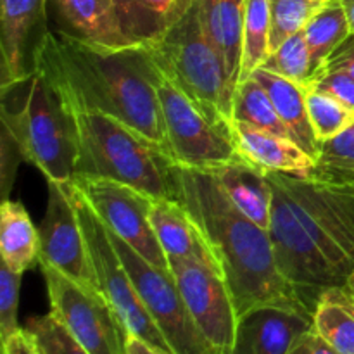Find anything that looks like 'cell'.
I'll return each instance as SVG.
<instances>
[{
	"label": "cell",
	"mask_w": 354,
	"mask_h": 354,
	"mask_svg": "<svg viewBox=\"0 0 354 354\" xmlns=\"http://www.w3.org/2000/svg\"><path fill=\"white\" fill-rule=\"evenodd\" d=\"M273 190L268 234L283 279L313 315L324 290L354 273V185L266 171Z\"/></svg>",
	"instance_id": "cell-1"
},
{
	"label": "cell",
	"mask_w": 354,
	"mask_h": 354,
	"mask_svg": "<svg viewBox=\"0 0 354 354\" xmlns=\"http://www.w3.org/2000/svg\"><path fill=\"white\" fill-rule=\"evenodd\" d=\"M178 201L206 239L234 297L237 317L259 306L313 315L283 279L268 230L249 220L206 169L175 165Z\"/></svg>",
	"instance_id": "cell-2"
},
{
	"label": "cell",
	"mask_w": 354,
	"mask_h": 354,
	"mask_svg": "<svg viewBox=\"0 0 354 354\" xmlns=\"http://www.w3.org/2000/svg\"><path fill=\"white\" fill-rule=\"evenodd\" d=\"M37 68L80 102L111 114L169 154L152 82L154 59L145 45L97 47L50 31L38 52Z\"/></svg>",
	"instance_id": "cell-3"
},
{
	"label": "cell",
	"mask_w": 354,
	"mask_h": 354,
	"mask_svg": "<svg viewBox=\"0 0 354 354\" xmlns=\"http://www.w3.org/2000/svg\"><path fill=\"white\" fill-rule=\"evenodd\" d=\"M54 85L75 121L78 145L75 176L116 180L152 199L176 201V162L168 152L111 114L80 102L57 83Z\"/></svg>",
	"instance_id": "cell-4"
},
{
	"label": "cell",
	"mask_w": 354,
	"mask_h": 354,
	"mask_svg": "<svg viewBox=\"0 0 354 354\" xmlns=\"http://www.w3.org/2000/svg\"><path fill=\"white\" fill-rule=\"evenodd\" d=\"M2 131L47 182H73L78 159L75 121L40 68L23 82L2 86Z\"/></svg>",
	"instance_id": "cell-5"
},
{
	"label": "cell",
	"mask_w": 354,
	"mask_h": 354,
	"mask_svg": "<svg viewBox=\"0 0 354 354\" xmlns=\"http://www.w3.org/2000/svg\"><path fill=\"white\" fill-rule=\"evenodd\" d=\"M159 68L214 121L232 124L234 86L204 31L196 0H187L158 38L144 44Z\"/></svg>",
	"instance_id": "cell-6"
},
{
	"label": "cell",
	"mask_w": 354,
	"mask_h": 354,
	"mask_svg": "<svg viewBox=\"0 0 354 354\" xmlns=\"http://www.w3.org/2000/svg\"><path fill=\"white\" fill-rule=\"evenodd\" d=\"M152 82L165 120L169 154L176 165L207 169L242 158L235 145L232 124L214 121L171 82L156 61Z\"/></svg>",
	"instance_id": "cell-7"
},
{
	"label": "cell",
	"mask_w": 354,
	"mask_h": 354,
	"mask_svg": "<svg viewBox=\"0 0 354 354\" xmlns=\"http://www.w3.org/2000/svg\"><path fill=\"white\" fill-rule=\"evenodd\" d=\"M73 196H75L78 220L83 234H85L86 248H88L93 272H95L97 283H99L102 296L109 301L113 310L116 311L120 320L127 327L128 334L142 339L156 351L173 354L168 341L149 315L145 304L142 303V297L138 296V290L130 273L124 268L120 254L111 242L106 225L100 221L95 211L83 199L75 185H73Z\"/></svg>",
	"instance_id": "cell-8"
},
{
	"label": "cell",
	"mask_w": 354,
	"mask_h": 354,
	"mask_svg": "<svg viewBox=\"0 0 354 354\" xmlns=\"http://www.w3.org/2000/svg\"><path fill=\"white\" fill-rule=\"evenodd\" d=\"M109 237L137 287L142 303L168 341L173 354H218L194 322L171 270H161L149 263L113 232H109Z\"/></svg>",
	"instance_id": "cell-9"
},
{
	"label": "cell",
	"mask_w": 354,
	"mask_h": 354,
	"mask_svg": "<svg viewBox=\"0 0 354 354\" xmlns=\"http://www.w3.org/2000/svg\"><path fill=\"white\" fill-rule=\"evenodd\" d=\"M50 311L90 354H127L128 330L100 292L83 289L57 270L40 265Z\"/></svg>",
	"instance_id": "cell-10"
},
{
	"label": "cell",
	"mask_w": 354,
	"mask_h": 354,
	"mask_svg": "<svg viewBox=\"0 0 354 354\" xmlns=\"http://www.w3.org/2000/svg\"><path fill=\"white\" fill-rule=\"evenodd\" d=\"M73 185L90 204L106 228L130 244L149 263L169 270L168 256L162 251L151 225L152 197L127 183L109 178L75 176Z\"/></svg>",
	"instance_id": "cell-11"
},
{
	"label": "cell",
	"mask_w": 354,
	"mask_h": 354,
	"mask_svg": "<svg viewBox=\"0 0 354 354\" xmlns=\"http://www.w3.org/2000/svg\"><path fill=\"white\" fill-rule=\"evenodd\" d=\"M48 201L40 232L38 265L57 270L83 289L100 292L86 248L85 234L78 220L71 183L47 182ZM102 294V292H100Z\"/></svg>",
	"instance_id": "cell-12"
},
{
	"label": "cell",
	"mask_w": 354,
	"mask_h": 354,
	"mask_svg": "<svg viewBox=\"0 0 354 354\" xmlns=\"http://www.w3.org/2000/svg\"><path fill=\"white\" fill-rule=\"evenodd\" d=\"M168 261L180 294L206 341L218 354H230L239 317L220 270L196 259L168 258Z\"/></svg>",
	"instance_id": "cell-13"
},
{
	"label": "cell",
	"mask_w": 354,
	"mask_h": 354,
	"mask_svg": "<svg viewBox=\"0 0 354 354\" xmlns=\"http://www.w3.org/2000/svg\"><path fill=\"white\" fill-rule=\"evenodd\" d=\"M48 30L45 0H0L2 86L23 82L37 69Z\"/></svg>",
	"instance_id": "cell-14"
},
{
	"label": "cell",
	"mask_w": 354,
	"mask_h": 354,
	"mask_svg": "<svg viewBox=\"0 0 354 354\" xmlns=\"http://www.w3.org/2000/svg\"><path fill=\"white\" fill-rule=\"evenodd\" d=\"M45 7L62 37L107 48L135 45L121 30L114 0H45Z\"/></svg>",
	"instance_id": "cell-15"
},
{
	"label": "cell",
	"mask_w": 354,
	"mask_h": 354,
	"mask_svg": "<svg viewBox=\"0 0 354 354\" xmlns=\"http://www.w3.org/2000/svg\"><path fill=\"white\" fill-rule=\"evenodd\" d=\"M313 317L279 306H259L239 318L230 354H289Z\"/></svg>",
	"instance_id": "cell-16"
},
{
	"label": "cell",
	"mask_w": 354,
	"mask_h": 354,
	"mask_svg": "<svg viewBox=\"0 0 354 354\" xmlns=\"http://www.w3.org/2000/svg\"><path fill=\"white\" fill-rule=\"evenodd\" d=\"M232 131L239 154L265 171L306 175L313 169L315 158L292 138L241 121H232Z\"/></svg>",
	"instance_id": "cell-17"
},
{
	"label": "cell",
	"mask_w": 354,
	"mask_h": 354,
	"mask_svg": "<svg viewBox=\"0 0 354 354\" xmlns=\"http://www.w3.org/2000/svg\"><path fill=\"white\" fill-rule=\"evenodd\" d=\"M151 225L168 258L196 259L220 270L206 239L189 211L175 199H154L151 207ZM221 272V270H220Z\"/></svg>",
	"instance_id": "cell-18"
},
{
	"label": "cell",
	"mask_w": 354,
	"mask_h": 354,
	"mask_svg": "<svg viewBox=\"0 0 354 354\" xmlns=\"http://www.w3.org/2000/svg\"><path fill=\"white\" fill-rule=\"evenodd\" d=\"M206 171L218 180L228 199L241 213L268 230L272 221L273 190L265 169L252 165L248 159L239 158L235 161L207 168Z\"/></svg>",
	"instance_id": "cell-19"
},
{
	"label": "cell",
	"mask_w": 354,
	"mask_h": 354,
	"mask_svg": "<svg viewBox=\"0 0 354 354\" xmlns=\"http://www.w3.org/2000/svg\"><path fill=\"white\" fill-rule=\"evenodd\" d=\"M204 31L223 59L234 90L242 64V28L245 0H196Z\"/></svg>",
	"instance_id": "cell-20"
},
{
	"label": "cell",
	"mask_w": 354,
	"mask_h": 354,
	"mask_svg": "<svg viewBox=\"0 0 354 354\" xmlns=\"http://www.w3.org/2000/svg\"><path fill=\"white\" fill-rule=\"evenodd\" d=\"M256 80L261 83L270 93L275 106L277 113L286 123L290 137L301 145L313 158L318 154V140L315 137L313 127H311L310 116L306 107V90L301 83L287 80L283 76L270 73L266 69L258 68L252 73Z\"/></svg>",
	"instance_id": "cell-21"
},
{
	"label": "cell",
	"mask_w": 354,
	"mask_h": 354,
	"mask_svg": "<svg viewBox=\"0 0 354 354\" xmlns=\"http://www.w3.org/2000/svg\"><path fill=\"white\" fill-rule=\"evenodd\" d=\"M0 256L19 275L40 259V232L17 201L3 199L0 206Z\"/></svg>",
	"instance_id": "cell-22"
},
{
	"label": "cell",
	"mask_w": 354,
	"mask_h": 354,
	"mask_svg": "<svg viewBox=\"0 0 354 354\" xmlns=\"http://www.w3.org/2000/svg\"><path fill=\"white\" fill-rule=\"evenodd\" d=\"M313 328L339 354H354V303L344 287L324 290L313 311Z\"/></svg>",
	"instance_id": "cell-23"
},
{
	"label": "cell",
	"mask_w": 354,
	"mask_h": 354,
	"mask_svg": "<svg viewBox=\"0 0 354 354\" xmlns=\"http://www.w3.org/2000/svg\"><path fill=\"white\" fill-rule=\"evenodd\" d=\"M187 0H114L118 19L131 44H149L166 30Z\"/></svg>",
	"instance_id": "cell-24"
},
{
	"label": "cell",
	"mask_w": 354,
	"mask_h": 354,
	"mask_svg": "<svg viewBox=\"0 0 354 354\" xmlns=\"http://www.w3.org/2000/svg\"><path fill=\"white\" fill-rule=\"evenodd\" d=\"M311 52L313 73L322 68L328 55L351 37L348 17L339 0L324 3L303 28Z\"/></svg>",
	"instance_id": "cell-25"
},
{
	"label": "cell",
	"mask_w": 354,
	"mask_h": 354,
	"mask_svg": "<svg viewBox=\"0 0 354 354\" xmlns=\"http://www.w3.org/2000/svg\"><path fill=\"white\" fill-rule=\"evenodd\" d=\"M232 121H241V123L292 138L286 123L277 113L270 93L254 76L241 82L235 88Z\"/></svg>",
	"instance_id": "cell-26"
},
{
	"label": "cell",
	"mask_w": 354,
	"mask_h": 354,
	"mask_svg": "<svg viewBox=\"0 0 354 354\" xmlns=\"http://www.w3.org/2000/svg\"><path fill=\"white\" fill-rule=\"evenodd\" d=\"M270 54V3L268 0H245L242 28V64L239 83L252 73Z\"/></svg>",
	"instance_id": "cell-27"
},
{
	"label": "cell",
	"mask_w": 354,
	"mask_h": 354,
	"mask_svg": "<svg viewBox=\"0 0 354 354\" xmlns=\"http://www.w3.org/2000/svg\"><path fill=\"white\" fill-rule=\"evenodd\" d=\"M304 176L327 183L354 185V124L337 137L318 144L313 169Z\"/></svg>",
	"instance_id": "cell-28"
},
{
	"label": "cell",
	"mask_w": 354,
	"mask_h": 354,
	"mask_svg": "<svg viewBox=\"0 0 354 354\" xmlns=\"http://www.w3.org/2000/svg\"><path fill=\"white\" fill-rule=\"evenodd\" d=\"M306 90V107L318 144L337 137L354 124V111L328 93L320 90Z\"/></svg>",
	"instance_id": "cell-29"
},
{
	"label": "cell",
	"mask_w": 354,
	"mask_h": 354,
	"mask_svg": "<svg viewBox=\"0 0 354 354\" xmlns=\"http://www.w3.org/2000/svg\"><path fill=\"white\" fill-rule=\"evenodd\" d=\"M259 68L304 85L313 75L311 52L310 47H308L304 31H297L292 37L287 38L286 41H282L275 50L270 52L268 57L265 59V62Z\"/></svg>",
	"instance_id": "cell-30"
},
{
	"label": "cell",
	"mask_w": 354,
	"mask_h": 354,
	"mask_svg": "<svg viewBox=\"0 0 354 354\" xmlns=\"http://www.w3.org/2000/svg\"><path fill=\"white\" fill-rule=\"evenodd\" d=\"M270 3V52L282 41L303 30L324 3L318 0H268Z\"/></svg>",
	"instance_id": "cell-31"
},
{
	"label": "cell",
	"mask_w": 354,
	"mask_h": 354,
	"mask_svg": "<svg viewBox=\"0 0 354 354\" xmlns=\"http://www.w3.org/2000/svg\"><path fill=\"white\" fill-rule=\"evenodd\" d=\"M37 354H90L54 313L30 318L24 325Z\"/></svg>",
	"instance_id": "cell-32"
},
{
	"label": "cell",
	"mask_w": 354,
	"mask_h": 354,
	"mask_svg": "<svg viewBox=\"0 0 354 354\" xmlns=\"http://www.w3.org/2000/svg\"><path fill=\"white\" fill-rule=\"evenodd\" d=\"M21 275L14 273L6 263L0 265V335L2 341L21 330L17 325Z\"/></svg>",
	"instance_id": "cell-33"
},
{
	"label": "cell",
	"mask_w": 354,
	"mask_h": 354,
	"mask_svg": "<svg viewBox=\"0 0 354 354\" xmlns=\"http://www.w3.org/2000/svg\"><path fill=\"white\" fill-rule=\"evenodd\" d=\"M303 86L328 93L354 111V78L342 71H315Z\"/></svg>",
	"instance_id": "cell-34"
},
{
	"label": "cell",
	"mask_w": 354,
	"mask_h": 354,
	"mask_svg": "<svg viewBox=\"0 0 354 354\" xmlns=\"http://www.w3.org/2000/svg\"><path fill=\"white\" fill-rule=\"evenodd\" d=\"M317 71H342L354 78V37L339 45Z\"/></svg>",
	"instance_id": "cell-35"
},
{
	"label": "cell",
	"mask_w": 354,
	"mask_h": 354,
	"mask_svg": "<svg viewBox=\"0 0 354 354\" xmlns=\"http://www.w3.org/2000/svg\"><path fill=\"white\" fill-rule=\"evenodd\" d=\"M289 354H339L332 349L320 335L315 332V328L308 330L306 334L297 339L296 344L292 346Z\"/></svg>",
	"instance_id": "cell-36"
},
{
	"label": "cell",
	"mask_w": 354,
	"mask_h": 354,
	"mask_svg": "<svg viewBox=\"0 0 354 354\" xmlns=\"http://www.w3.org/2000/svg\"><path fill=\"white\" fill-rule=\"evenodd\" d=\"M2 354H37L26 328L23 327L9 339L2 341Z\"/></svg>",
	"instance_id": "cell-37"
},
{
	"label": "cell",
	"mask_w": 354,
	"mask_h": 354,
	"mask_svg": "<svg viewBox=\"0 0 354 354\" xmlns=\"http://www.w3.org/2000/svg\"><path fill=\"white\" fill-rule=\"evenodd\" d=\"M127 354H162L159 351H156L154 348L144 342L142 339L135 337V335L128 334V341H127Z\"/></svg>",
	"instance_id": "cell-38"
},
{
	"label": "cell",
	"mask_w": 354,
	"mask_h": 354,
	"mask_svg": "<svg viewBox=\"0 0 354 354\" xmlns=\"http://www.w3.org/2000/svg\"><path fill=\"white\" fill-rule=\"evenodd\" d=\"M344 9L346 17H348L349 30H351V37H354V0H339Z\"/></svg>",
	"instance_id": "cell-39"
},
{
	"label": "cell",
	"mask_w": 354,
	"mask_h": 354,
	"mask_svg": "<svg viewBox=\"0 0 354 354\" xmlns=\"http://www.w3.org/2000/svg\"><path fill=\"white\" fill-rule=\"evenodd\" d=\"M344 289H346V292L349 294V297H351V301L354 303V273L351 275V279L348 280V283L344 286Z\"/></svg>",
	"instance_id": "cell-40"
},
{
	"label": "cell",
	"mask_w": 354,
	"mask_h": 354,
	"mask_svg": "<svg viewBox=\"0 0 354 354\" xmlns=\"http://www.w3.org/2000/svg\"><path fill=\"white\" fill-rule=\"evenodd\" d=\"M318 2H322V3H327V2H330V0H318Z\"/></svg>",
	"instance_id": "cell-41"
}]
</instances>
